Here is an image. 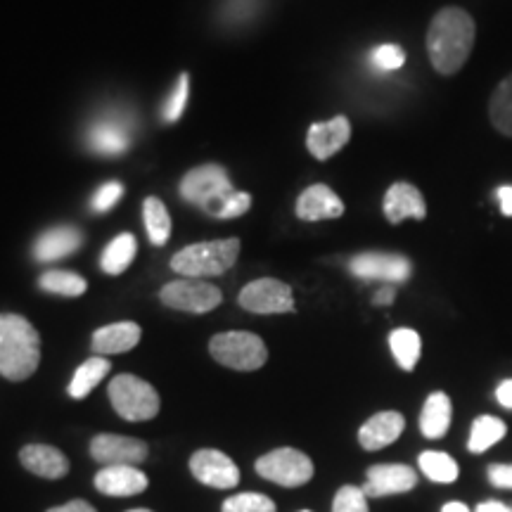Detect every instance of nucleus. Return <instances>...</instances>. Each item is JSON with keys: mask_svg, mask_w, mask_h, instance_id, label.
<instances>
[{"mask_svg": "<svg viewBox=\"0 0 512 512\" xmlns=\"http://www.w3.org/2000/svg\"><path fill=\"white\" fill-rule=\"evenodd\" d=\"M475 19L463 8H441L427 29V55L441 76H453L465 67L475 48Z\"/></svg>", "mask_w": 512, "mask_h": 512, "instance_id": "1", "label": "nucleus"}, {"mask_svg": "<svg viewBox=\"0 0 512 512\" xmlns=\"http://www.w3.org/2000/svg\"><path fill=\"white\" fill-rule=\"evenodd\" d=\"M41 363V337L24 316H0V375L10 382H22L38 370Z\"/></svg>", "mask_w": 512, "mask_h": 512, "instance_id": "2", "label": "nucleus"}, {"mask_svg": "<svg viewBox=\"0 0 512 512\" xmlns=\"http://www.w3.org/2000/svg\"><path fill=\"white\" fill-rule=\"evenodd\" d=\"M240 240L226 238V240H209L197 242L181 249L171 259V268L183 278H211V275L226 273L228 268L235 266L240 256Z\"/></svg>", "mask_w": 512, "mask_h": 512, "instance_id": "3", "label": "nucleus"}, {"mask_svg": "<svg viewBox=\"0 0 512 512\" xmlns=\"http://www.w3.org/2000/svg\"><path fill=\"white\" fill-rule=\"evenodd\" d=\"M209 354L214 356L216 363L221 366L240 370V373H252L266 363L268 349L264 339L254 332H221L214 335L209 342Z\"/></svg>", "mask_w": 512, "mask_h": 512, "instance_id": "4", "label": "nucleus"}, {"mask_svg": "<svg viewBox=\"0 0 512 512\" xmlns=\"http://www.w3.org/2000/svg\"><path fill=\"white\" fill-rule=\"evenodd\" d=\"M110 401L119 418L128 422L152 420L159 413V394L136 375H119L110 382Z\"/></svg>", "mask_w": 512, "mask_h": 512, "instance_id": "5", "label": "nucleus"}, {"mask_svg": "<svg viewBox=\"0 0 512 512\" xmlns=\"http://www.w3.org/2000/svg\"><path fill=\"white\" fill-rule=\"evenodd\" d=\"M233 192V183H230L226 169L219 164L197 166L181 181V195L190 204H200L209 216H216L223 200Z\"/></svg>", "mask_w": 512, "mask_h": 512, "instance_id": "6", "label": "nucleus"}, {"mask_svg": "<svg viewBox=\"0 0 512 512\" xmlns=\"http://www.w3.org/2000/svg\"><path fill=\"white\" fill-rule=\"evenodd\" d=\"M254 467L268 482L285 486V489H297L311 482L313 477L311 458L297 448H275L256 460Z\"/></svg>", "mask_w": 512, "mask_h": 512, "instance_id": "7", "label": "nucleus"}, {"mask_svg": "<svg viewBox=\"0 0 512 512\" xmlns=\"http://www.w3.org/2000/svg\"><path fill=\"white\" fill-rule=\"evenodd\" d=\"M159 299H162L164 306L176 311L209 313L223 302V294L219 287L204 283V280L183 278L164 285L162 292H159Z\"/></svg>", "mask_w": 512, "mask_h": 512, "instance_id": "8", "label": "nucleus"}, {"mask_svg": "<svg viewBox=\"0 0 512 512\" xmlns=\"http://www.w3.org/2000/svg\"><path fill=\"white\" fill-rule=\"evenodd\" d=\"M240 306L252 313H261V316H268V313H290L294 311L292 287L275 278L254 280V283H249L240 292Z\"/></svg>", "mask_w": 512, "mask_h": 512, "instance_id": "9", "label": "nucleus"}, {"mask_svg": "<svg viewBox=\"0 0 512 512\" xmlns=\"http://www.w3.org/2000/svg\"><path fill=\"white\" fill-rule=\"evenodd\" d=\"M349 271L361 280H384V283H406L413 264L401 254L366 252L349 261Z\"/></svg>", "mask_w": 512, "mask_h": 512, "instance_id": "10", "label": "nucleus"}, {"mask_svg": "<svg viewBox=\"0 0 512 512\" xmlns=\"http://www.w3.org/2000/svg\"><path fill=\"white\" fill-rule=\"evenodd\" d=\"M190 472L197 482L211 489H235L240 484L238 465L216 448H200L192 453Z\"/></svg>", "mask_w": 512, "mask_h": 512, "instance_id": "11", "label": "nucleus"}, {"mask_svg": "<svg viewBox=\"0 0 512 512\" xmlns=\"http://www.w3.org/2000/svg\"><path fill=\"white\" fill-rule=\"evenodd\" d=\"M91 456L102 467L110 465H133L138 467L147 460V444L121 434H98L91 441Z\"/></svg>", "mask_w": 512, "mask_h": 512, "instance_id": "12", "label": "nucleus"}, {"mask_svg": "<svg viewBox=\"0 0 512 512\" xmlns=\"http://www.w3.org/2000/svg\"><path fill=\"white\" fill-rule=\"evenodd\" d=\"M418 475L408 465H373L368 470L366 484L361 486L368 498H382L394 494H406L415 489Z\"/></svg>", "mask_w": 512, "mask_h": 512, "instance_id": "13", "label": "nucleus"}, {"mask_svg": "<svg viewBox=\"0 0 512 512\" xmlns=\"http://www.w3.org/2000/svg\"><path fill=\"white\" fill-rule=\"evenodd\" d=\"M93 484L100 494L126 498L143 494L147 486H150V479H147L143 470L133 465H110L102 467L98 475H95Z\"/></svg>", "mask_w": 512, "mask_h": 512, "instance_id": "14", "label": "nucleus"}, {"mask_svg": "<svg viewBox=\"0 0 512 512\" xmlns=\"http://www.w3.org/2000/svg\"><path fill=\"white\" fill-rule=\"evenodd\" d=\"M382 207H384V216H387V221L392 223V226H399V223L406 219L420 221L427 216L425 197H422V192L415 188V185L406 181L394 183L392 188L387 190Z\"/></svg>", "mask_w": 512, "mask_h": 512, "instance_id": "15", "label": "nucleus"}, {"mask_svg": "<svg viewBox=\"0 0 512 512\" xmlns=\"http://www.w3.org/2000/svg\"><path fill=\"white\" fill-rule=\"evenodd\" d=\"M351 138V124L347 117H335L330 121H318V124H311L309 136H306V147L309 152L320 162L337 155L344 145L349 143Z\"/></svg>", "mask_w": 512, "mask_h": 512, "instance_id": "16", "label": "nucleus"}, {"mask_svg": "<svg viewBox=\"0 0 512 512\" xmlns=\"http://www.w3.org/2000/svg\"><path fill=\"white\" fill-rule=\"evenodd\" d=\"M344 214V202L332 192L328 185L316 183L306 188L297 200V216L302 221H323L337 219Z\"/></svg>", "mask_w": 512, "mask_h": 512, "instance_id": "17", "label": "nucleus"}, {"mask_svg": "<svg viewBox=\"0 0 512 512\" xmlns=\"http://www.w3.org/2000/svg\"><path fill=\"white\" fill-rule=\"evenodd\" d=\"M19 460L31 475L43 479H62L69 472V460L60 448L48 444H29L19 451Z\"/></svg>", "mask_w": 512, "mask_h": 512, "instance_id": "18", "label": "nucleus"}, {"mask_svg": "<svg viewBox=\"0 0 512 512\" xmlns=\"http://www.w3.org/2000/svg\"><path fill=\"white\" fill-rule=\"evenodd\" d=\"M406 420L401 413L396 411H384L370 418L366 425L358 430V441L366 451H380V448L394 444L401 437Z\"/></svg>", "mask_w": 512, "mask_h": 512, "instance_id": "19", "label": "nucleus"}, {"mask_svg": "<svg viewBox=\"0 0 512 512\" xmlns=\"http://www.w3.org/2000/svg\"><path fill=\"white\" fill-rule=\"evenodd\" d=\"M140 325L131 323V320H124V323L105 325V328L93 332L91 347L98 356H112V354H124V351H131L140 342Z\"/></svg>", "mask_w": 512, "mask_h": 512, "instance_id": "20", "label": "nucleus"}, {"mask_svg": "<svg viewBox=\"0 0 512 512\" xmlns=\"http://www.w3.org/2000/svg\"><path fill=\"white\" fill-rule=\"evenodd\" d=\"M81 242V230H76L74 226L50 228L38 238L34 245V256L36 261H57L62 259V256L76 252V249L81 247Z\"/></svg>", "mask_w": 512, "mask_h": 512, "instance_id": "21", "label": "nucleus"}, {"mask_svg": "<svg viewBox=\"0 0 512 512\" xmlns=\"http://www.w3.org/2000/svg\"><path fill=\"white\" fill-rule=\"evenodd\" d=\"M451 425V399L444 392H434L427 396L420 413V432L427 439H441Z\"/></svg>", "mask_w": 512, "mask_h": 512, "instance_id": "22", "label": "nucleus"}, {"mask_svg": "<svg viewBox=\"0 0 512 512\" xmlns=\"http://www.w3.org/2000/svg\"><path fill=\"white\" fill-rule=\"evenodd\" d=\"M128 143H131L128 131L117 121H100L88 133V147L98 155H121L128 150Z\"/></svg>", "mask_w": 512, "mask_h": 512, "instance_id": "23", "label": "nucleus"}, {"mask_svg": "<svg viewBox=\"0 0 512 512\" xmlns=\"http://www.w3.org/2000/svg\"><path fill=\"white\" fill-rule=\"evenodd\" d=\"M110 370H112L110 358L105 356L88 358L86 363H81V366L76 368L72 382H69V396H72V399H86V396L91 394L102 380H105Z\"/></svg>", "mask_w": 512, "mask_h": 512, "instance_id": "24", "label": "nucleus"}, {"mask_svg": "<svg viewBox=\"0 0 512 512\" xmlns=\"http://www.w3.org/2000/svg\"><path fill=\"white\" fill-rule=\"evenodd\" d=\"M136 252H138L136 238H133L131 233H121L105 247V252H102V259H100V268L107 275H121L128 266L133 264Z\"/></svg>", "mask_w": 512, "mask_h": 512, "instance_id": "25", "label": "nucleus"}, {"mask_svg": "<svg viewBox=\"0 0 512 512\" xmlns=\"http://www.w3.org/2000/svg\"><path fill=\"white\" fill-rule=\"evenodd\" d=\"M489 119L501 136L512 138V74L505 76L491 95Z\"/></svg>", "mask_w": 512, "mask_h": 512, "instance_id": "26", "label": "nucleus"}, {"mask_svg": "<svg viewBox=\"0 0 512 512\" xmlns=\"http://www.w3.org/2000/svg\"><path fill=\"white\" fill-rule=\"evenodd\" d=\"M505 422L494 418V415H479V418L472 422L470 439H467V448L470 453H484L486 448L498 444L505 437Z\"/></svg>", "mask_w": 512, "mask_h": 512, "instance_id": "27", "label": "nucleus"}, {"mask_svg": "<svg viewBox=\"0 0 512 512\" xmlns=\"http://www.w3.org/2000/svg\"><path fill=\"white\" fill-rule=\"evenodd\" d=\"M143 216H145V228L147 235H150L152 245L162 247L166 245L171 235V219L169 209L164 207V202L159 197H147L143 204Z\"/></svg>", "mask_w": 512, "mask_h": 512, "instance_id": "28", "label": "nucleus"}, {"mask_svg": "<svg viewBox=\"0 0 512 512\" xmlns=\"http://www.w3.org/2000/svg\"><path fill=\"white\" fill-rule=\"evenodd\" d=\"M389 347L403 370H413L420 361V335L411 328H399L389 335Z\"/></svg>", "mask_w": 512, "mask_h": 512, "instance_id": "29", "label": "nucleus"}, {"mask_svg": "<svg viewBox=\"0 0 512 512\" xmlns=\"http://www.w3.org/2000/svg\"><path fill=\"white\" fill-rule=\"evenodd\" d=\"M418 465H420V470L425 472V477L432 479V482H437V484H451V482H456L460 475L458 463L444 451L420 453Z\"/></svg>", "mask_w": 512, "mask_h": 512, "instance_id": "30", "label": "nucleus"}, {"mask_svg": "<svg viewBox=\"0 0 512 512\" xmlns=\"http://www.w3.org/2000/svg\"><path fill=\"white\" fill-rule=\"evenodd\" d=\"M38 287L50 294H60V297H81L86 292V280L79 273L72 271H48L41 275Z\"/></svg>", "mask_w": 512, "mask_h": 512, "instance_id": "31", "label": "nucleus"}, {"mask_svg": "<svg viewBox=\"0 0 512 512\" xmlns=\"http://www.w3.org/2000/svg\"><path fill=\"white\" fill-rule=\"evenodd\" d=\"M275 503L264 494H238L223 501L221 512H275Z\"/></svg>", "mask_w": 512, "mask_h": 512, "instance_id": "32", "label": "nucleus"}, {"mask_svg": "<svg viewBox=\"0 0 512 512\" xmlns=\"http://www.w3.org/2000/svg\"><path fill=\"white\" fill-rule=\"evenodd\" d=\"M370 62H373V67L380 69V72H396V69H401L403 64H406V53H403L401 46L384 43V46L373 50Z\"/></svg>", "mask_w": 512, "mask_h": 512, "instance_id": "33", "label": "nucleus"}, {"mask_svg": "<svg viewBox=\"0 0 512 512\" xmlns=\"http://www.w3.org/2000/svg\"><path fill=\"white\" fill-rule=\"evenodd\" d=\"M332 512H368V496L358 486H342L332 503Z\"/></svg>", "mask_w": 512, "mask_h": 512, "instance_id": "34", "label": "nucleus"}, {"mask_svg": "<svg viewBox=\"0 0 512 512\" xmlns=\"http://www.w3.org/2000/svg\"><path fill=\"white\" fill-rule=\"evenodd\" d=\"M185 102H188V74H181L176 81L174 93L169 95V100H166L164 105V119L169 121V124H174V121L183 117Z\"/></svg>", "mask_w": 512, "mask_h": 512, "instance_id": "35", "label": "nucleus"}, {"mask_svg": "<svg viewBox=\"0 0 512 512\" xmlns=\"http://www.w3.org/2000/svg\"><path fill=\"white\" fill-rule=\"evenodd\" d=\"M252 207V197L247 192H238L235 190L233 195H228L223 204L216 211V219H235V216H242L245 211Z\"/></svg>", "mask_w": 512, "mask_h": 512, "instance_id": "36", "label": "nucleus"}, {"mask_svg": "<svg viewBox=\"0 0 512 512\" xmlns=\"http://www.w3.org/2000/svg\"><path fill=\"white\" fill-rule=\"evenodd\" d=\"M121 195H124V185L117 183V181H110L105 185H100L98 192L93 195V209L95 211H110L114 204L121 200Z\"/></svg>", "mask_w": 512, "mask_h": 512, "instance_id": "37", "label": "nucleus"}, {"mask_svg": "<svg viewBox=\"0 0 512 512\" xmlns=\"http://www.w3.org/2000/svg\"><path fill=\"white\" fill-rule=\"evenodd\" d=\"M256 10V0H226V17L233 19V22H242L245 17H252Z\"/></svg>", "mask_w": 512, "mask_h": 512, "instance_id": "38", "label": "nucleus"}, {"mask_svg": "<svg viewBox=\"0 0 512 512\" xmlns=\"http://www.w3.org/2000/svg\"><path fill=\"white\" fill-rule=\"evenodd\" d=\"M489 482L494 484L496 489H512V465H491Z\"/></svg>", "mask_w": 512, "mask_h": 512, "instance_id": "39", "label": "nucleus"}, {"mask_svg": "<svg viewBox=\"0 0 512 512\" xmlns=\"http://www.w3.org/2000/svg\"><path fill=\"white\" fill-rule=\"evenodd\" d=\"M48 512H98V510H95L91 503L79 501V498H76V501H69V503H64V505H57V508H50Z\"/></svg>", "mask_w": 512, "mask_h": 512, "instance_id": "40", "label": "nucleus"}, {"mask_svg": "<svg viewBox=\"0 0 512 512\" xmlns=\"http://www.w3.org/2000/svg\"><path fill=\"white\" fill-rule=\"evenodd\" d=\"M496 197L498 204H501L503 216H512V185H501V188L496 190Z\"/></svg>", "mask_w": 512, "mask_h": 512, "instance_id": "41", "label": "nucleus"}, {"mask_svg": "<svg viewBox=\"0 0 512 512\" xmlns=\"http://www.w3.org/2000/svg\"><path fill=\"white\" fill-rule=\"evenodd\" d=\"M496 399L503 408H510V411H512V380H505V382L498 384Z\"/></svg>", "mask_w": 512, "mask_h": 512, "instance_id": "42", "label": "nucleus"}, {"mask_svg": "<svg viewBox=\"0 0 512 512\" xmlns=\"http://www.w3.org/2000/svg\"><path fill=\"white\" fill-rule=\"evenodd\" d=\"M394 299H396V290H394L392 285H387V287H382V290L375 294L373 304L375 306H389V304H394Z\"/></svg>", "mask_w": 512, "mask_h": 512, "instance_id": "43", "label": "nucleus"}, {"mask_svg": "<svg viewBox=\"0 0 512 512\" xmlns=\"http://www.w3.org/2000/svg\"><path fill=\"white\" fill-rule=\"evenodd\" d=\"M475 512H512V505L501 503V501H486V503H479Z\"/></svg>", "mask_w": 512, "mask_h": 512, "instance_id": "44", "label": "nucleus"}, {"mask_svg": "<svg viewBox=\"0 0 512 512\" xmlns=\"http://www.w3.org/2000/svg\"><path fill=\"white\" fill-rule=\"evenodd\" d=\"M441 512H470V508H467L465 503L453 501V503H446V505H444V510H441Z\"/></svg>", "mask_w": 512, "mask_h": 512, "instance_id": "45", "label": "nucleus"}, {"mask_svg": "<svg viewBox=\"0 0 512 512\" xmlns=\"http://www.w3.org/2000/svg\"><path fill=\"white\" fill-rule=\"evenodd\" d=\"M128 512H152V510H147V508H133V510H128Z\"/></svg>", "mask_w": 512, "mask_h": 512, "instance_id": "46", "label": "nucleus"}, {"mask_svg": "<svg viewBox=\"0 0 512 512\" xmlns=\"http://www.w3.org/2000/svg\"><path fill=\"white\" fill-rule=\"evenodd\" d=\"M302 512H311V510H302Z\"/></svg>", "mask_w": 512, "mask_h": 512, "instance_id": "47", "label": "nucleus"}]
</instances>
